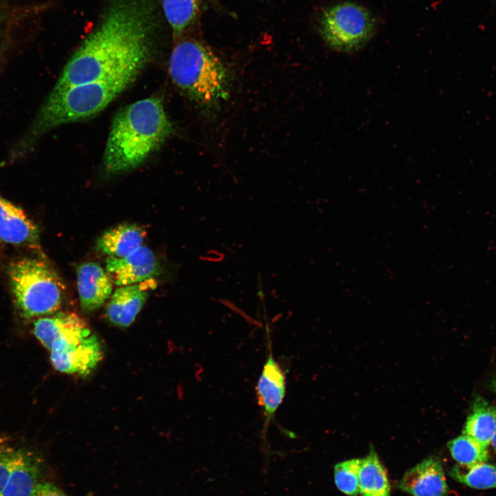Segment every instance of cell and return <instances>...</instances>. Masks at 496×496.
<instances>
[{
    "instance_id": "17",
    "label": "cell",
    "mask_w": 496,
    "mask_h": 496,
    "mask_svg": "<svg viewBox=\"0 0 496 496\" xmlns=\"http://www.w3.org/2000/svg\"><path fill=\"white\" fill-rule=\"evenodd\" d=\"M495 428L496 408L484 398L477 397L465 422L462 434L488 447Z\"/></svg>"
},
{
    "instance_id": "13",
    "label": "cell",
    "mask_w": 496,
    "mask_h": 496,
    "mask_svg": "<svg viewBox=\"0 0 496 496\" xmlns=\"http://www.w3.org/2000/svg\"><path fill=\"white\" fill-rule=\"evenodd\" d=\"M256 391L266 426L274 419L286 394L285 374L273 358L271 349L257 382Z\"/></svg>"
},
{
    "instance_id": "22",
    "label": "cell",
    "mask_w": 496,
    "mask_h": 496,
    "mask_svg": "<svg viewBox=\"0 0 496 496\" xmlns=\"http://www.w3.org/2000/svg\"><path fill=\"white\" fill-rule=\"evenodd\" d=\"M361 459H351L335 464L334 480L337 488L343 493L356 496L359 490V472Z\"/></svg>"
},
{
    "instance_id": "23",
    "label": "cell",
    "mask_w": 496,
    "mask_h": 496,
    "mask_svg": "<svg viewBox=\"0 0 496 496\" xmlns=\"http://www.w3.org/2000/svg\"><path fill=\"white\" fill-rule=\"evenodd\" d=\"M22 449L6 448L0 450V494L10 474L23 454Z\"/></svg>"
},
{
    "instance_id": "16",
    "label": "cell",
    "mask_w": 496,
    "mask_h": 496,
    "mask_svg": "<svg viewBox=\"0 0 496 496\" xmlns=\"http://www.w3.org/2000/svg\"><path fill=\"white\" fill-rule=\"evenodd\" d=\"M145 231L134 224L124 223L106 230L96 241V249L115 258H123L142 245Z\"/></svg>"
},
{
    "instance_id": "21",
    "label": "cell",
    "mask_w": 496,
    "mask_h": 496,
    "mask_svg": "<svg viewBox=\"0 0 496 496\" xmlns=\"http://www.w3.org/2000/svg\"><path fill=\"white\" fill-rule=\"evenodd\" d=\"M448 448L453 459L460 466H468L488 460V447L463 434L451 440Z\"/></svg>"
},
{
    "instance_id": "15",
    "label": "cell",
    "mask_w": 496,
    "mask_h": 496,
    "mask_svg": "<svg viewBox=\"0 0 496 496\" xmlns=\"http://www.w3.org/2000/svg\"><path fill=\"white\" fill-rule=\"evenodd\" d=\"M43 471L40 457L24 451L11 471L0 496H30Z\"/></svg>"
},
{
    "instance_id": "4",
    "label": "cell",
    "mask_w": 496,
    "mask_h": 496,
    "mask_svg": "<svg viewBox=\"0 0 496 496\" xmlns=\"http://www.w3.org/2000/svg\"><path fill=\"white\" fill-rule=\"evenodd\" d=\"M169 72L175 85L199 105L214 106L226 99L229 71L222 61L200 41L187 39L173 48Z\"/></svg>"
},
{
    "instance_id": "12",
    "label": "cell",
    "mask_w": 496,
    "mask_h": 496,
    "mask_svg": "<svg viewBox=\"0 0 496 496\" xmlns=\"http://www.w3.org/2000/svg\"><path fill=\"white\" fill-rule=\"evenodd\" d=\"M397 486L412 496H446L448 493L442 464L433 457L408 470Z\"/></svg>"
},
{
    "instance_id": "25",
    "label": "cell",
    "mask_w": 496,
    "mask_h": 496,
    "mask_svg": "<svg viewBox=\"0 0 496 496\" xmlns=\"http://www.w3.org/2000/svg\"><path fill=\"white\" fill-rule=\"evenodd\" d=\"M489 386L493 391L496 393V374L491 379Z\"/></svg>"
},
{
    "instance_id": "1",
    "label": "cell",
    "mask_w": 496,
    "mask_h": 496,
    "mask_svg": "<svg viewBox=\"0 0 496 496\" xmlns=\"http://www.w3.org/2000/svg\"><path fill=\"white\" fill-rule=\"evenodd\" d=\"M156 6L154 0H112L52 91L143 69L154 50L159 22Z\"/></svg>"
},
{
    "instance_id": "7",
    "label": "cell",
    "mask_w": 496,
    "mask_h": 496,
    "mask_svg": "<svg viewBox=\"0 0 496 496\" xmlns=\"http://www.w3.org/2000/svg\"><path fill=\"white\" fill-rule=\"evenodd\" d=\"M33 331L50 353L60 351L93 333L82 318L68 311L37 318L34 322Z\"/></svg>"
},
{
    "instance_id": "3",
    "label": "cell",
    "mask_w": 496,
    "mask_h": 496,
    "mask_svg": "<svg viewBox=\"0 0 496 496\" xmlns=\"http://www.w3.org/2000/svg\"><path fill=\"white\" fill-rule=\"evenodd\" d=\"M142 70L134 68L105 79L52 91L26 138L32 140L59 125L96 114L129 87Z\"/></svg>"
},
{
    "instance_id": "8",
    "label": "cell",
    "mask_w": 496,
    "mask_h": 496,
    "mask_svg": "<svg viewBox=\"0 0 496 496\" xmlns=\"http://www.w3.org/2000/svg\"><path fill=\"white\" fill-rule=\"evenodd\" d=\"M106 272L118 286L130 285L154 278L159 274V265L153 251L141 245L123 258L108 256Z\"/></svg>"
},
{
    "instance_id": "10",
    "label": "cell",
    "mask_w": 496,
    "mask_h": 496,
    "mask_svg": "<svg viewBox=\"0 0 496 496\" xmlns=\"http://www.w3.org/2000/svg\"><path fill=\"white\" fill-rule=\"evenodd\" d=\"M156 282L151 278L143 282L121 286L112 295L106 308L108 320L118 327H127L145 304Z\"/></svg>"
},
{
    "instance_id": "14",
    "label": "cell",
    "mask_w": 496,
    "mask_h": 496,
    "mask_svg": "<svg viewBox=\"0 0 496 496\" xmlns=\"http://www.w3.org/2000/svg\"><path fill=\"white\" fill-rule=\"evenodd\" d=\"M76 273L81 309L85 313H92L111 296L113 282L107 273L94 262L81 265Z\"/></svg>"
},
{
    "instance_id": "24",
    "label": "cell",
    "mask_w": 496,
    "mask_h": 496,
    "mask_svg": "<svg viewBox=\"0 0 496 496\" xmlns=\"http://www.w3.org/2000/svg\"><path fill=\"white\" fill-rule=\"evenodd\" d=\"M30 496H68L63 490L53 484L39 482L34 487Z\"/></svg>"
},
{
    "instance_id": "9",
    "label": "cell",
    "mask_w": 496,
    "mask_h": 496,
    "mask_svg": "<svg viewBox=\"0 0 496 496\" xmlns=\"http://www.w3.org/2000/svg\"><path fill=\"white\" fill-rule=\"evenodd\" d=\"M103 357V350L99 338L91 335L57 352L50 353L53 367L63 373L87 376Z\"/></svg>"
},
{
    "instance_id": "19",
    "label": "cell",
    "mask_w": 496,
    "mask_h": 496,
    "mask_svg": "<svg viewBox=\"0 0 496 496\" xmlns=\"http://www.w3.org/2000/svg\"><path fill=\"white\" fill-rule=\"evenodd\" d=\"M206 0H162L164 16L174 37H180L195 21Z\"/></svg>"
},
{
    "instance_id": "27",
    "label": "cell",
    "mask_w": 496,
    "mask_h": 496,
    "mask_svg": "<svg viewBox=\"0 0 496 496\" xmlns=\"http://www.w3.org/2000/svg\"><path fill=\"white\" fill-rule=\"evenodd\" d=\"M0 28H1V21H0Z\"/></svg>"
},
{
    "instance_id": "2",
    "label": "cell",
    "mask_w": 496,
    "mask_h": 496,
    "mask_svg": "<svg viewBox=\"0 0 496 496\" xmlns=\"http://www.w3.org/2000/svg\"><path fill=\"white\" fill-rule=\"evenodd\" d=\"M172 132L162 99L152 96L125 106L115 115L103 154L109 174L140 166Z\"/></svg>"
},
{
    "instance_id": "26",
    "label": "cell",
    "mask_w": 496,
    "mask_h": 496,
    "mask_svg": "<svg viewBox=\"0 0 496 496\" xmlns=\"http://www.w3.org/2000/svg\"><path fill=\"white\" fill-rule=\"evenodd\" d=\"M490 444H491L492 447H493V450H494V451H495V453L496 454V428H495V433H494V435H493V438H492V440H491V443H490Z\"/></svg>"
},
{
    "instance_id": "18",
    "label": "cell",
    "mask_w": 496,
    "mask_h": 496,
    "mask_svg": "<svg viewBox=\"0 0 496 496\" xmlns=\"http://www.w3.org/2000/svg\"><path fill=\"white\" fill-rule=\"evenodd\" d=\"M359 490L362 496H390L387 473L373 447L368 455L361 459Z\"/></svg>"
},
{
    "instance_id": "6",
    "label": "cell",
    "mask_w": 496,
    "mask_h": 496,
    "mask_svg": "<svg viewBox=\"0 0 496 496\" xmlns=\"http://www.w3.org/2000/svg\"><path fill=\"white\" fill-rule=\"evenodd\" d=\"M377 22L374 15L358 3L345 1L326 8L319 21L320 33L331 48L353 52L372 37Z\"/></svg>"
},
{
    "instance_id": "5",
    "label": "cell",
    "mask_w": 496,
    "mask_h": 496,
    "mask_svg": "<svg viewBox=\"0 0 496 496\" xmlns=\"http://www.w3.org/2000/svg\"><path fill=\"white\" fill-rule=\"evenodd\" d=\"M17 308L28 319L54 313L60 308L65 285L59 275L43 260L23 257L12 261L8 270Z\"/></svg>"
},
{
    "instance_id": "20",
    "label": "cell",
    "mask_w": 496,
    "mask_h": 496,
    "mask_svg": "<svg viewBox=\"0 0 496 496\" xmlns=\"http://www.w3.org/2000/svg\"><path fill=\"white\" fill-rule=\"evenodd\" d=\"M449 475L458 482L475 489L496 488V466L487 462L453 466Z\"/></svg>"
},
{
    "instance_id": "11",
    "label": "cell",
    "mask_w": 496,
    "mask_h": 496,
    "mask_svg": "<svg viewBox=\"0 0 496 496\" xmlns=\"http://www.w3.org/2000/svg\"><path fill=\"white\" fill-rule=\"evenodd\" d=\"M0 243L28 247L39 243L37 225L21 208L1 195Z\"/></svg>"
}]
</instances>
